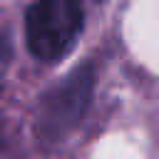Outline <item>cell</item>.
<instances>
[{
    "mask_svg": "<svg viewBox=\"0 0 159 159\" xmlns=\"http://www.w3.org/2000/svg\"><path fill=\"white\" fill-rule=\"evenodd\" d=\"M80 0H35L25 12V42L35 60L60 62L67 57L82 32Z\"/></svg>",
    "mask_w": 159,
    "mask_h": 159,
    "instance_id": "obj_1",
    "label": "cell"
},
{
    "mask_svg": "<svg viewBox=\"0 0 159 159\" xmlns=\"http://www.w3.org/2000/svg\"><path fill=\"white\" fill-rule=\"evenodd\" d=\"M92 89H94V67L89 62L75 67L57 84H52L37 104V119H35L37 137L45 144H55L62 142L67 134H72L77 124L84 119Z\"/></svg>",
    "mask_w": 159,
    "mask_h": 159,
    "instance_id": "obj_2",
    "label": "cell"
}]
</instances>
